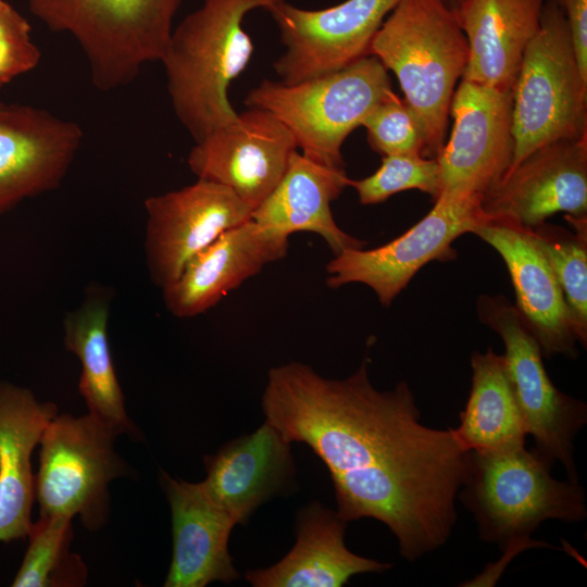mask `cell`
Segmentation results:
<instances>
[{"label":"cell","mask_w":587,"mask_h":587,"mask_svg":"<svg viewBox=\"0 0 587 587\" xmlns=\"http://www.w3.org/2000/svg\"><path fill=\"white\" fill-rule=\"evenodd\" d=\"M369 363L365 355L344 379L325 378L300 362L272 367L262 410L289 442L308 445L326 465L337 513L348 523H384L400 555L414 562L450 538L471 450L454 428L421 423L405 382L376 389Z\"/></svg>","instance_id":"cell-1"},{"label":"cell","mask_w":587,"mask_h":587,"mask_svg":"<svg viewBox=\"0 0 587 587\" xmlns=\"http://www.w3.org/2000/svg\"><path fill=\"white\" fill-rule=\"evenodd\" d=\"M279 1L203 0L173 28L161 63L175 115L195 142L237 116L228 88L254 49L245 16Z\"/></svg>","instance_id":"cell-2"},{"label":"cell","mask_w":587,"mask_h":587,"mask_svg":"<svg viewBox=\"0 0 587 587\" xmlns=\"http://www.w3.org/2000/svg\"><path fill=\"white\" fill-rule=\"evenodd\" d=\"M370 54L396 75L421 124L423 155L437 158L454 87L469 60L454 8L445 0H399L372 39Z\"/></svg>","instance_id":"cell-3"},{"label":"cell","mask_w":587,"mask_h":587,"mask_svg":"<svg viewBox=\"0 0 587 587\" xmlns=\"http://www.w3.org/2000/svg\"><path fill=\"white\" fill-rule=\"evenodd\" d=\"M553 462L525 446L472 451L458 497L473 514L479 539L500 549L530 546V535L547 520L582 522L586 495L578 482L551 475Z\"/></svg>","instance_id":"cell-4"},{"label":"cell","mask_w":587,"mask_h":587,"mask_svg":"<svg viewBox=\"0 0 587 587\" xmlns=\"http://www.w3.org/2000/svg\"><path fill=\"white\" fill-rule=\"evenodd\" d=\"M183 0H28L53 32L74 37L92 85L111 91L130 84L143 65L161 62Z\"/></svg>","instance_id":"cell-5"},{"label":"cell","mask_w":587,"mask_h":587,"mask_svg":"<svg viewBox=\"0 0 587 587\" xmlns=\"http://www.w3.org/2000/svg\"><path fill=\"white\" fill-rule=\"evenodd\" d=\"M392 93L387 68L369 54L339 71L300 83L264 79L248 91L243 103L278 118L305 157L344 167V141Z\"/></svg>","instance_id":"cell-6"},{"label":"cell","mask_w":587,"mask_h":587,"mask_svg":"<svg viewBox=\"0 0 587 587\" xmlns=\"http://www.w3.org/2000/svg\"><path fill=\"white\" fill-rule=\"evenodd\" d=\"M512 91L513 155L508 172L545 145L587 136V80L557 0L544 4Z\"/></svg>","instance_id":"cell-7"},{"label":"cell","mask_w":587,"mask_h":587,"mask_svg":"<svg viewBox=\"0 0 587 587\" xmlns=\"http://www.w3.org/2000/svg\"><path fill=\"white\" fill-rule=\"evenodd\" d=\"M478 320L496 332L503 345L505 374L535 449L560 462L567 479L578 482L575 438L587 423V405L559 390L550 379L541 348L515 305L503 295H480Z\"/></svg>","instance_id":"cell-8"},{"label":"cell","mask_w":587,"mask_h":587,"mask_svg":"<svg viewBox=\"0 0 587 587\" xmlns=\"http://www.w3.org/2000/svg\"><path fill=\"white\" fill-rule=\"evenodd\" d=\"M117 435L91 414L55 415L40 439V465L35 497L40 515H78L89 529H98L109 511L108 487L126 473L114 451Z\"/></svg>","instance_id":"cell-9"},{"label":"cell","mask_w":587,"mask_h":587,"mask_svg":"<svg viewBox=\"0 0 587 587\" xmlns=\"http://www.w3.org/2000/svg\"><path fill=\"white\" fill-rule=\"evenodd\" d=\"M483 196L441 190L433 209L405 233L370 250L346 249L326 265V285L358 283L370 287L389 307L414 275L432 261L453 260V241L486 220Z\"/></svg>","instance_id":"cell-10"},{"label":"cell","mask_w":587,"mask_h":587,"mask_svg":"<svg viewBox=\"0 0 587 587\" xmlns=\"http://www.w3.org/2000/svg\"><path fill=\"white\" fill-rule=\"evenodd\" d=\"M399 0H346L308 10L282 0L266 11L285 52L273 63L279 82L295 84L339 71L370 54L372 39Z\"/></svg>","instance_id":"cell-11"},{"label":"cell","mask_w":587,"mask_h":587,"mask_svg":"<svg viewBox=\"0 0 587 587\" xmlns=\"http://www.w3.org/2000/svg\"><path fill=\"white\" fill-rule=\"evenodd\" d=\"M145 209L147 265L161 289L177 279L197 252L225 230L249 221L252 213L232 189L201 178L147 198Z\"/></svg>","instance_id":"cell-12"},{"label":"cell","mask_w":587,"mask_h":587,"mask_svg":"<svg viewBox=\"0 0 587 587\" xmlns=\"http://www.w3.org/2000/svg\"><path fill=\"white\" fill-rule=\"evenodd\" d=\"M512 89L461 80L450 105L452 132L436 158L441 190L484 197L503 178L513 155Z\"/></svg>","instance_id":"cell-13"},{"label":"cell","mask_w":587,"mask_h":587,"mask_svg":"<svg viewBox=\"0 0 587 587\" xmlns=\"http://www.w3.org/2000/svg\"><path fill=\"white\" fill-rule=\"evenodd\" d=\"M296 150L294 135L278 118L248 108L196 141L187 164L198 178L228 187L253 211L278 184Z\"/></svg>","instance_id":"cell-14"},{"label":"cell","mask_w":587,"mask_h":587,"mask_svg":"<svg viewBox=\"0 0 587 587\" xmlns=\"http://www.w3.org/2000/svg\"><path fill=\"white\" fill-rule=\"evenodd\" d=\"M482 210L525 228L559 212L587 215V136L533 151L484 195Z\"/></svg>","instance_id":"cell-15"},{"label":"cell","mask_w":587,"mask_h":587,"mask_svg":"<svg viewBox=\"0 0 587 587\" xmlns=\"http://www.w3.org/2000/svg\"><path fill=\"white\" fill-rule=\"evenodd\" d=\"M83 137L77 123L47 110L0 103V215L58 188Z\"/></svg>","instance_id":"cell-16"},{"label":"cell","mask_w":587,"mask_h":587,"mask_svg":"<svg viewBox=\"0 0 587 587\" xmlns=\"http://www.w3.org/2000/svg\"><path fill=\"white\" fill-rule=\"evenodd\" d=\"M289 237L253 220L222 233L162 289L166 309L187 319L215 307L230 290L286 257Z\"/></svg>","instance_id":"cell-17"},{"label":"cell","mask_w":587,"mask_h":587,"mask_svg":"<svg viewBox=\"0 0 587 587\" xmlns=\"http://www.w3.org/2000/svg\"><path fill=\"white\" fill-rule=\"evenodd\" d=\"M502 258L509 271L516 303L525 325L538 341L542 355H578L569 310L555 275L527 228L485 220L474 230Z\"/></svg>","instance_id":"cell-18"},{"label":"cell","mask_w":587,"mask_h":587,"mask_svg":"<svg viewBox=\"0 0 587 587\" xmlns=\"http://www.w3.org/2000/svg\"><path fill=\"white\" fill-rule=\"evenodd\" d=\"M172 517L173 554L165 587H204L239 577L228 552L235 521L203 482L177 480L161 472Z\"/></svg>","instance_id":"cell-19"},{"label":"cell","mask_w":587,"mask_h":587,"mask_svg":"<svg viewBox=\"0 0 587 587\" xmlns=\"http://www.w3.org/2000/svg\"><path fill=\"white\" fill-rule=\"evenodd\" d=\"M203 484L237 524H245L255 510L294 486L291 442L268 422L255 432L225 444L204 457Z\"/></svg>","instance_id":"cell-20"},{"label":"cell","mask_w":587,"mask_h":587,"mask_svg":"<svg viewBox=\"0 0 587 587\" xmlns=\"http://www.w3.org/2000/svg\"><path fill=\"white\" fill-rule=\"evenodd\" d=\"M346 522L337 511L312 502L296 521V544L276 564L247 571L254 587H341L352 576L382 573L392 564L351 552L345 544Z\"/></svg>","instance_id":"cell-21"},{"label":"cell","mask_w":587,"mask_h":587,"mask_svg":"<svg viewBox=\"0 0 587 587\" xmlns=\"http://www.w3.org/2000/svg\"><path fill=\"white\" fill-rule=\"evenodd\" d=\"M349 183L344 167L319 163L296 150L278 184L252 211L251 220L288 237L298 232L314 233L334 255L363 248L366 241L342 230L330 208Z\"/></svg>","instance_id":"cell-22"},{"label":"cell","mask_w":587,"mask_h":587,"mask_svg":"<svg viewBox=\"0 0 587 587\" xmlns=\"http://www.w3.org/2000/svg\"><path fill=\"white\" fill-rule=\"evenodd\" d=\"M546 0H461L455 14L469 45L462 79L512 89Z\"/></svg>","instance_id":"cell-23"},{"label":"cell","mask_w":587,"mask_h":587,"mask_svg":"<svg viewBox=\"0 0 587 587\" xmlns=\"http://www.w3.org/2000/svg\"><path fill=\"white\" fill-rule=\"evenodd\" d=\"M58 414L24 388L0 384V542L28 535L35 497L30 457Z\"/></svg>","instance_id":"cell-24"},{"label":"cell","mask_w":587,"mask_h":587,"mask_svg":"<svg viewBox=\"0 0 587 587\" xmlns=\"http://www.w3.org/2000/svg\"><path fill=\"white\" fill-rule=\"evenodd\" d=\"M108 321L107 295L91 290L77 309L66 314L63 322L64 345L80 362L79 392L89 414L116 435H136L113 366Z\"/></svg>","instance_id":"cell-25"},{"label":"cell","mask_w":587,"mask_h":587,"mask_svg":"<svg viewBox=\"0 0 587 587\" xmlns=\"http://www.w3.org/2000/svg\"><path fill=\"white\" fill-rule=\"evenodd\" d=\"M472 383L454 428L472 451H497L525 446L526 428L511 390L503 357L488 348L471 357Z\"/></svg>","instance_id":"cell-26"},{"label":"cell","mask_w":587,"mask_h":587,"mask_svg":"<svg viewBox=\"0 0 587 587\" xmlns=\"http://www.w3.org/2000/svg\"><path fill=\"white\" fill-rule=\"evenodd\" d=\"M573 227L541 223L527 228L562 290L577 342L587 345V215H564Z\"/></svg>","instance_id":"cell-27"},{"label":"cell","mask_w":587,"mask_h":587,"mask_svg":"<svg viewBox=\"0 0 587 587\" xmlns=\"http://www.w3.org/2000/svg\"><path fill=\"white\" fill-rule=\"evenodd\" d=\"M72 519L63 515H40L32 524L29 546L14 587H76L86 582L83 560L70 552L73 537Z\"/></svg>","instance_id":"cell-28"},{"label":"cell","mask_w":587,"mask_h":587,"mask_svg":"<svg viewBox=\"0 0 587 587\" xmlns=\"http://www.w3.org/2000/svg\"><path fill=\"white\" fill-rule=\"evenodd\" d=\"M349 186L354 188L364 205L383 202L397 192L411 189L436 199L441 192L439 164L436 158L417 153L384 155L376 172L362 179H350Z\"/></svg>","instance_id":"cell-29"},{"label":"cell","mask_w":587,"mask_h":587,"mask_svg":"<svg viewBox=\"0 0 587 587\" xmlns=\"http://www.w3.org/2000/svg\"><path fill=\"white\" fill-rule=\"evenodd\" d=\"M361 126L366 129L371 148L383 157L402 153L423 155L421 124L413 111L395 93L379 102Z\"/></svg>","instance_id":"cell-30"},{"label":"cell","mask_w":587,"mask_h":587,"mask_svg":"<svg viewBox=\"0 0 587 587\" xmlns=\"http://www.w3.org/2000/svg\"><path fill=\"white\" fill-rule=\"evenodd\" d=\"M30 29L26 18L0 0V88L38 65L41 52Z\"/></svg>","instance_id":"cell-31"},{"label":"cell","mask_w":587,"mask_h":587,"mask_svg":"<svg viewBox=\"0 0 587 587\" xmlns=\"http://www.w3.org/2000/svg\"><path fill=\"white\" fill-rule=\"evenodd\" d=\"M580 74L587 80V0H561Z\"/></svg>","instance_id":"cell-32"},{"label":"cell","mask_w":587,"mask_h":587,"mask_svg":"<svg viewBox=\"0 0 587 587\" xmlns=\"http://www.w3.org/2000/svg\"><path fill=\"white\" fill-rule=\"evenodd\" d=\"M447 2V0H445ZM455 1V4L454 7L461 1V0H454ZM448 3V2H447ZM449 4V3H448Z\"/></svg>","instance_id":"cell-33"},{"label":"cell","mask_w":587,"mask_h":587,"mask_svg":"<svg viewBox=\"0 0 587 587\" xmlns=\"http://www.w3.org/2000/svg\"><path fill=\"white\" fill-rule=\"evenodd\" d=\"M557 1L560 3L561 0H557Z\"/></svg>","instance_id":"cell-34"}]
</instances>
